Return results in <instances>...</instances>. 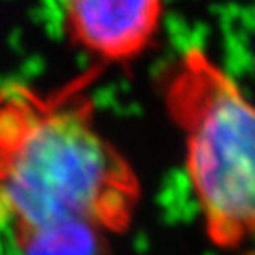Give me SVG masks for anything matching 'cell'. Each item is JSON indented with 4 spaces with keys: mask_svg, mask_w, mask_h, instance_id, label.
I'll return each instance as SVG.
<instances>
[{
    "mask_svg": "<svg viewBox=\"0 0 255 255\" xmlns=\"http://www.w3.org/2000/svg\"><path fill=\"white\" fill-rule=\"evenodd\" d=\"M136 170L95 123L87 97L0 91V231L17 237L46 223L82 219L108 235L136 216Z\"/></svg>",
    "mask_w": 255,
    "mask_h": 255,
    "instance_id": "cell-1",
    "label": "cell"
},
{
    "mask_svg": "<svg viewBox=\"0 0 255 255\" xmlns=\"http://www.w3.org/2000/svg\"><path fill=\"white\" fill-rule=\"evenodd\" d=\"M161 99L183 138L206 237L221 250L248 246L255 240V104L201 47L164 68Z\"/></svg>",
    "mask_w": 255,
    "mask_h": 255,
    "instance_id": "cell-2",
    "label": "cell"
},
{
    "mask_svg": "<svg viewBox=\"0 0 255 255\" xmlns=\"http://www.w3.org/2000/svg\"><path fill=\"white\" fill-rule=\"evenodd\" d=\"M104 229L82 219H61L13 237L19 255H114Z\"/></svg>",
    "mask_w": 255,
    "mask_h": 255,
    "instance_id": "cell-4",
    "label": "cell"
},
{
    "mask_svg": "<svg viewBox=\"0 0 255 255\" xmlns=\"http://www.w3.org/2000/svg\"><path fill=\"white\" fill-rule=\"evenodd\" d=\"M57 13L74 47L102 64H128L157 42L164 0H57Z\"/></svg>",
    "mask_w": 255,
    "mask_h": 255,
    "instance_id": "cell-3",
    "label": "cell"
},
{
    "mask_svg": "<svg viewBox=\"0 0 255 255\" xmlns=\"http://www.w3.org/2000/svg\"><path fill=\"white\" fill-rule=\"evenodd\" d=\"M242 255H255V240L250 242V248L246 250V254H242Z\"/></svg>",
    "mask_w": 255,
    "mask_h": 255,
    "instance_id": "cell-5",
    "label": "cell"
}]
</instances>
